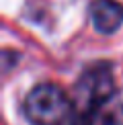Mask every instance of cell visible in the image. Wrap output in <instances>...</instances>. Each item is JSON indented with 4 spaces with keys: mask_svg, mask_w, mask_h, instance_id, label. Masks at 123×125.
<instances>
[{
    "mask_svg": "<svg viewBox=\"0 0 123 125\" xmlns=\"http://www.w3.org/2000/svg\"><path fill=\"white\" fill-rule=\"evenodd\" d=\"M115 92L113 66L109 62L90 64L74 84L70 125H92L105 103Z\"/></svg>",
    "mask_w": 123,
    "mask_h": 125,
    "instance_id": "1",
    "label": "cell"
},
{
    "mask_svg": "<svg viewBox=\"0 0 123 125\" xmlns=\"http://www.w3.org/2000/svg\"><path fill=\"white\" fill-rule=\"evenodd\" d=\"M23 113L31 125H64L72 115V98L58 84H37L25 98Z\"/></svg>",
    "mask_w": 123,
    "mask_h": 125,
    "instance_id": "2",
    "label": "cell"
},
{
    "mask_svg": "<svg viewBox=\"0 0 123 125\" xmlns=\"http://www.w3.org/2000/svg\"><path fill=\"white\" fill-rule=\"evenodd\" d=\"M90 21L102 35H111L123 25V6L117 0H94L90 4Z\"/></svg>",
    "mask_w": 123,
    "mask_h": 125,
    "instance_id": "3",
    "label": "cell"
}]
</instances>
